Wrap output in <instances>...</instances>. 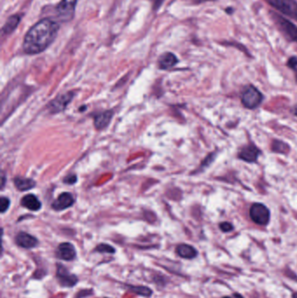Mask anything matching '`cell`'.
Masks as SVG:
<instances>
[{
    "instance_id": "obj_5",
    "label": "cell",
    "mask_w": 297,
    "mask_h": 298,
    "mask_svg": "<svg viewBox=\"0 0 297 298\" xmlns=\"http://www.w3.org/2000/svg\"><path fill=\"white\" fill-rule=\"evenodd\" d=\"M250 214L254 222L258 225L264 226L270 222V210L264 204H254L250 208Z\"/></svg>"
},
{
    "instance_id": "obj_15",
    "label": "cell",
    "mask_w": 297,
    "mask_h": 298,
    "mask_svg": "<svg viewBox=\"0 0 297 298\" xmlns=\"http://www.w3.org/2000/svg\"><path fill=\"white\" fill-rule=\"evenodd\" d=\"M21 205L26 208H28L32 211H38L42 207L40 200L38 199L37 196H35L34 194H27L24 196L20 202Z\"/></svg>"
},
{
    "instance_id": "obj_32",
    "label": "cell",
    "mask_w": 297,
    "mask_h": 298,
    "mask_svg": "<svg viewBox=\"0 0 297 298\" xmlns=\"http://www.w3.org/2000/svg\"><path fill=\"white\" fill-rule=\"evenodd\" d=\"M293 298H297V292L296 293H294V295H293Z\"/></svg>"
},
{
    "instance_id": "obj_23",
    "label": "cell",
    "mask_w": 297,
    "mask_h": 298,
    "mask_svg": "<svg viewBox=\"0 0 297 298\" xmlns=\"http://www.w3.org/2000/svg\"><path fill=\"white\" fill-rule=\"evenodd\" d=\"M220 228L222 230V232H230V231L233 230L234 227L233 225L230 224V222H222V224H220Z\"/></svg>"
},
{
    "instance_id": "obj_7",
    "label": "cell",
    "mask_w": 297,
    "mask_h": 298,
    "mask_svg": "<svg viewBox=\"0 0 297 298\" xmlns=\"http://www.w3.org/2000/svg\"><path fill=\"white\" fill-rule=\"evenodd\" d=\"M74 97V94L72 92L58 95L57 98H54V100L50 102V104L48 105L49 111L51 114H58L64 111Z\"/></svg>"
},
{
    "instance_id": "obj_26",
    "label": "cell",
    "mask_w": 297,
    "mask_h": 298,
    "mask_svg": "<svg viewBox=\"0 0 297 298\" xmlns=\"http://www.w3.org/2000/svg\"><path fill=\"white\" fill-rule=\"evenodd\" d=\"M214 157H216V156H214V154H210V156L206 157V159H205V160L203 162L202 166H208V165H210V164L212 163V162H213L214 158Z\"/></svg>"
},
{
    "instance_id": "obj_10",
    "label": "cell",
    "mask_w": 297,
    "mask_h": 298,
    "mask_svg": "<svg viewBox=\"0 0 297 298\" xmlns=\"http://www.w3.org/2000/svg\"><path fill=\"white\" fill-rule=\"evenodd\" d=\"M74 204V198L72 196V194L68 192H64L61 194L60 196L54 200L52 204V210L56 211H62L72 207Z\"/></svg>"
},
{
    "instance_id": "obj_11",
    "label": "cell",
    "mask_w": 297,
    "mask_h": 298,
    "mask_svg": "<svg viewBox=\"0 0 297 298\" xmlns=\"http://www.w3.org/2000/svg\"><path fill=\"white\" fill-rule=\"evenodd\" d=\"M56 254L58 258L64 261H72L76 258V250L72 244L70 242H63L58 247Z\"/></svg>"
},
{
    "instance_id": "obj_30",
    "label": "cell",
    "mask_w": 297,
    "mask_h": 298,
    "mask_svg": "<svg viewBox=\"0 0 297 298\" xmlns=\"http://www.w3.org/2000/svg\"><path fill=\"white\" fill-rule=\"evenodd\" d=\"M293 114L294 116H297V105L294 106V108H293Z\"/></svg>"
},
{
    "instance_id": "obj_25",
    "label": "cell",
    "mask_w": 297,
    "mask_h": 298,
    "mask_svg": "<svg viewBox=\"0 0 297 298\" xmlns=\"http://www.w3.org/2000/svg\"><path fill=\"white\" fill-rule=\"evenodd\" d=\"M77 180L78 179H77V176L75 174H70V176H68L64 178V182L66 183V184L72 185V184H74L77 182Z\"/></svg>"
},
{
    "instance_id": "obj_28",
    "label": "cell",
    "mask_w": 297,
    "mask_h": 298,
    "mask_svg": "<svg viewBox=\"0 0 297 298\" xmlns=\"http://www.w3.org/2000/svg\"><path fill=\"white\" fill-rule=\"evenodd\" d=\"M223 298H243V296L240 294H238V293H234L231 296H224Z\"/></svg>"
},
{
    "instance_id": "obj_3",
    "label": "cell",
    "mask_w": 297,
    "mask_h": 298,
    "mask_svg": "<svg viewBox=\"0 0 297 298\" xmlns=\"http://www.w3.org/2000/svg\"><path fill=\"white\" fill-rule=\"evenodd\" d=\"M78 0H61L56 6L57 16L61 21L68 22L74 17Z\"/></svg>"
},
{
    "instance_id": "obj_12",
    "label": "cell",
    "mask_w": 297,
    "mask_h": 298,
    "mask_svg": "<svg viewBox=\"0 0 297 298\" xmlns=\"http://www.w3.org/2000/svg\"><path fill=\"white\" fill-rule=\"evenodd\" d=\"M15 240L20 247L24 248H32L36 247L38 244L37 238H34L30 234H27L26 232L18 233Z\"/></svg>"
},
{
    "instance_id": "obj_17",
    "label": "cell",
    "mask_w": 297,
    "mask_h": 298,
    "mask_svg": "<svg viewBox=\"0 0 297 298\" xmlns=\"http://www.w3.org/2000/svg\"><path fill=\"white\" fill-rule=\"evenodd\" d=\"M176 252L180 258H185V259H192L196 258L198 254V252L196 248L188 244L178 245V247L176 248Z\"/></svg>"
},
{
    "instance_id": "obj_22",
    "label": "cell",
    "mask_w": 297,
    "mask_h": 298,
    "mask_svg": "<svg viewBox=\"0 0 297 298\" xmlns=\"http://www.w3.org/2000/svg\"><path fill=\"white\" fill-rule=\"evenodd\" d=\"M0 204H1L0 211H1V213L4 214L6 213V211H7L10 207V202L7 197L2 196L0 199Z\"/></svg>"
},
{
    "instance_id": "obj_21",
    "label": "cell",
    "mask_w": 297,
    "mask_h": 298,
    "mask_svg": "<svg viewBox=\"0 0 297 298\" xmlns=\"http://www.w3.org/2000/svg\"><path fill=\"white\" fill-rule=\"evenodd\" d=\"M95 250L98 251L100 253H108V254H114L115 253V248L112 247L111 245L108 244H102L98 245Z\"/></svg>"
},
{
    "instance_id": "obj_4",
    "label": "cell",
    "mask_w": 297,
    "mask_h": 298,
    "mask_svg": "<svg viewBox=\"0 0 297 298\" xmlns=\"http://www.w3.org/2000/svg\"><path fill=\"white\" fill-rule=\"evenodd\" d=\"M276 10L288 17L296 18L297 15V2L294 0H266Z\"/></svg>"
},
{
    "instance_id": "obj_13",
    "label": "cell",
    "mask_w": 297,
    "mask_h": 298,
    "mask_svg": "<svg viewBox=\"0 0 297 298\" xmlns=\"http://www.w3.org/2000/svg\"><path fill=\"white\" fill-rule=\"evenodd\" d=\"M114 117V112L108 110L106 112H100L94 117V126L98 130H102L108 126Z\"/></svg>"
},
{
    "instance_id": "obj_20",
    "label": "cell",
    "mask_w": 297,
    "mask_h": 298,
    "mask_svg": "<svg viewBox=\"0 0 297 298\" xmlns=\"http://www.w3.org/2000/svg\"><path fill=\"white\" fill-rule=\"evenodd\" d=\"M129 290L143 296H150L152 292L150 288L145 286H128Z\"/></svg>"
},
{
    "instance_id": "obj_19",
    "label": "cell",
    "mask_w": 297,
    "mask_h": 298,
    "mask_svg": "<svg viewBox=\"0 0 297 298\" xmlns=\"http://www.w3.org/2000/svg\"><path fill=\"white\" fill-rule=\"evenodd\" d=\"M272 151L278 152V154H287L290 151V146L288 144L282 142V140H274L272 143Z\"/></svg>"
},
{
    "instance_id": "obj_27",
    "label": "cell",
    "mask_w": 297,
    "mask_h": 298,
    "mask_svg": "<svg viewBox=\"0 0 297 298\" xmlns=\"http://www.w3.org/2000/svg\"><path fill=\"white\" fill-rule=\"evenodd\" d=\"M165 0H152V9L154 10H157L160 7L162 6V4Z\"/></svg>"
},
{
    "instance_id": "obj_16",
    "label": "cell",
    "mask_w": 297,
    "mask_h": 298,
    "mask_svg": "<svg viewBox=\"0 0 297 298\" xmlns=\"http://www.w3.org/2000/svg\"><path fill=\"white\" fill-rule=\"evenodd\" d=\"M20 21L21 16L20 14H15V15L8 18L6 24H4L3 28H2L3 34L6 35L12 34L14 30H16L18 24L20 23Z\"/></svg>"
},
{
    "instance_id": "obj_1",
    "label": "cell",
    "mask_w": 297,
    "mask_h": 298,
    "mask_svg": "<svg viewBox=\"0 0 297 298\" xmlns=\"http://www.w3.org/2000/svg\"><path fill=\"white\" fill-rule=\"evenodd\" d=\"M60 26L56 21L43 18L34 24L24 36L23 50L26 54H38L49 48L57 37Z\"/></svg>"
},
{
    "instance_id": "obj_14",
    "label": "cell",
    "mask_w": 297,
    "mask_h": 298,
    "mask_svg": "<svg viewBox=\"0 0 297 298\" xmlns=\"http://www.w3.org/2000/svg\"><path fill=\"white\" fill-rule=\"evenodd\" d=\"M178 62H179L178 58L174 54L165 52V54L160 55L159 60H158V64H159V68L162 70H166V69L174 68Z\"/></svg>"
},
{
    "instance_id": "obj_2",
    "label": "cell",
    "mask_w": 297,
    "mask_h": 298,
    "mask_svg": "<svg viewBox=\"0 0 297 298\" xmlns=\"http://www.w3.org/2000/svg\"><path fill=\"white\" fill-rule=\"evenodd\" d=\"M240 100L242 105L248 109H254L262 104L264 95L254 86H248L243 89Z\"/></svg>"
},
{
    "instance_id": "obj_6",
    "label": "cell",
    "mask_w": 297,
    "mask_h": 298,
    "mask_svg": "<svg viewBox=\"0 0 297 298\" xmlns=\"http://www.w3.org/2000/svg\"><path fill=\"white\" fill-rule=\"evenodd\" d=\"M274 20L277 26L280 29L282 34L288 40L297 43V28L291 21L288 20L285 18L274 14Z\"/></svg>"
},
{
    "instance_id": "obj_33",
    "label": "cell",
    "mask_w": 297,
    "mask_h": 298,
    "mask_svg": "<svg viewBox=\"0 0 297 298\" xmlns=\"http://www.w3.org/2000/svg\"><path fill=\"white\" fill-rule=\"evenodd\" d=\"M294 20H297V15H296V18H294Z\"/></svg>"
},
{
    "instance_id": "obj_29",
    "label": "cell",
    "mask_w": 297,
    "mask_h": 298,
    "mask_svg": "<svg viewBox=\"0 0 297 298\" xmlns=\"http://www.w3.org/2000/svg\"><path fill=\"white\" fill-rule=\"evenodd\" d=\"M234 9L232 7H230V8H226V14H233Z\"/></svg>"
},
{
    "instance_id": "obj_9",
    "label": "cell",
    "mask_w": 297,
    "mask_h": 298,
    "mask_svg": "<svg viewBox=\"0 0 297 298\" xmlns=\"http://www.w3.org/2000/svg\"><path fill=\"white\" fill-rule=\"evenodd\" d=\"M260 154V150L256 145L250 144L240 148L238 154V157L246 162L253 163L256 162Z\"/></svg>"
},
{
    "instance_id": "obj_8",
    "label": "cell",
    "mask_w": 297,
    "mask_h": 298,
    "mask_svg": "<svg viewBox=\"0 0 297 298\" xmlns=\"http://www.w3.org/2000/svg\"><path fill=\"white\" fill-rule=\"evenodd\" d=\"M57 278L63 287H74L78 282V278L68 272L64 266L58 264L57 267Z\"/></svg>"
},
{
    "instance_id": "obj_18",
    "label": "cell",
    "mask_w": 297,
    "mask_h": 298,
    "mask_svg": "<svg viewBox=\"0 0 297 298\" xmlns=\"http://www.w3.org/2000/svg\"><path fill=\"white\" fill-rule=\"evenodd\" d=\"M14 185L20 191H27L34 188L36 186V182L34 180L24 177H16L14 179Z\"/></svg>"
},
{
    "instance_id": "obj_31",
    "label": "cell",
    "mask_w": 297,
    "mask_h": 298,
    "mask_svg": "<svg viewBox=\"0 0 297 298\" xmlns=\"http://www.w3.org/2000/svg\"><path fill=\"white\" fill-rule=\"evenodd\" d=\"M205 1H211V0H198V2H199V3H202V2H205Z\"/></svg>"
},
{
    "instance_id": "obj_24",
    "label": "cell",
    "mask_w": 297,
    "mask_h": 298,
    "mask_svg": "<svg viewBox=\"0 0 297 298\" xmlns=\"http://www.w3.org/2000/svg\"><path fill=\"white\" fill-rule=\"evenodd\" d=\"M288 66L293 69L294 71H296L297 74V58L296 57H291L288 60Z\"/></svg>"
}]
</instances>
